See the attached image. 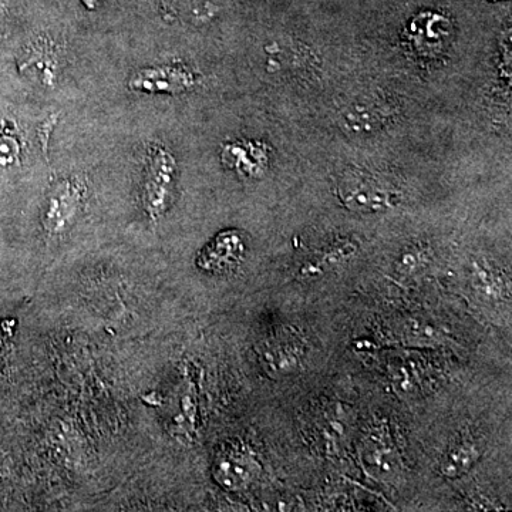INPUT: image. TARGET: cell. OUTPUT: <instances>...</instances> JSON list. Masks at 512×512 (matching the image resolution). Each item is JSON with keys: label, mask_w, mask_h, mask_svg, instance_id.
<instances>
[{"label": "cell", "mask_w": 512, "mask_h": 512, "mask_svg": "<svg viewBox=\"0 0 512 512\" xmlns=\"http://www.w3.org/2000/svg\"><path fill=\"white\" fill-rule=\"evenodd\" d=\"M308 355V345L298 330L279 328L266 336L258 346L259 362L266 375L284 379L302 369Z\"/></svg>", "instance_id": "obj_1"}, {"label": "cell", "mask_w": 512, "mask_h": 512, "mask_svg": "<svg viewBox=\"0 0 512 512\" xmlns=\"http://www.w3.org/2000/svg\"><path fill=\"white\" fill-rule=\"evenodd\" d=\"M261 474V464L251 448L241 443H229L218 451L212 466V476L224 490L231 493L247 490Z\"/></svg>", "instance_id": "obj_2"}, {"label": "cell", "mask_w": 512, "mask_h": 512, "mask_svg": "<svg viewBox=\"0 0 512 512\" xmlns=\"http://www.w3.org/2000/svg\"><path fill=\"white\" fill-rule=\"evenodd\" d=\"M360 460L370 476L390 480L402 470V457L386 427L369 430L360 443Z\"/></svg>", "instance_id": "obj_3"}, {"label": "cell", "mask_w": 512, "mask_h": 512, "mask_svg": "<svg viewBox=\"0 0 512 512\" xmlns=\"http://www.w3.org/2000/svg\"><path fill=\"white\" fill-rule=\"evenodd\" d=\"M339 194L346 207L357 212H379L394 205L393 192L365 175L346 178L340 184Z\"/></svg>", "instance_id": "obj_4"}, {"label": "cell", "mask_w": 512, "mask_h": 512, "mask_svg": "<svg viewBox=\"0 0 512 512\" xmlns=\"http://www.w3.org/2000/svg\"><path fill=\"white\" fill-rule=\"evenodd\" d=\"M483 450L473 437H460L447 447L441 457L439 471L446 480L463 478L477 466Z\"/></svg>", "instance_id": "obj_5"}, {"label": "cell", "mask_w": 512, "mask_h": 512, "mask_svg": "<svg viewBox=\"0 0 512 512\" xmlns=\"http://www.w3.org/2000/svg\"><path fill=\"white\" fill-rule=\"evenodd\" d=\"M244 254V244L235 232L218 235L214 241L202 251L198 258V266L208 272H222L231 268Z\"/></svg>", "instance_id": "obj_6"}]
</instances>
